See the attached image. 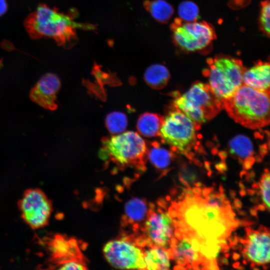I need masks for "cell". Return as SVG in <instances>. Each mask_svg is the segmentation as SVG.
<instances>
[{
    "mask_svg": "<svg viewBox=\"0 0 270 270\" xmlns=\"http://www.w3.org/2000/svg\"><path fill=\"white\" fill-rule=\"evenodd\" d=\"M270 174L268 169H266L264 174L262 176L260 182H258L259 186L261 189L260 194L266 208L270 210Z\"/></svg>",
    "mask_w": 270,
    "mask_h": 270,
    "instance_id": "cell-27",
    "label": "cell"
},
{
    "mask_svg": "<svg viewBox=\"0 0 270 270\" xmlns=\"http://www.w3.org/2000/svg\"><path fill=\"white\" fill-rule=\"evenodd\" d=\"M246 261L245 260H243V263H244V264H246Z\"/></svg>",
    "mask_w": 270,
    "mask_h": 270,
    "instance_id": "cell-50",
    "label": "cell"
},
{
    "mask_svg": "<svg viewBox=\"0 0 270 270\" xmlns=\"http://www.w3.org/2000/svg\"><path fill=\"white\" fill-rule=\"evenodd\" d=\"M240 258V255L236 252H234L232 254V258L234 260H236Z\"/></svg>",
    "mask_w": 270,
    "mask_h": 270,
    "instance_id": "cell-38",
    "label": "cell"
},
{
    "mask_svg": "<svg viewBox=\"0 0 270 270\" xmlns=\"http://www.w3.org/2000/svg\"><path fill=\"white\" fill-rule=\"evenodd\" d=\"M178 14L181 20L186 22L196 21L199 18V9L194 2L186 0L180 4Z\"/></svg>",
    "mask_w": 270,
    "mask_h": 270,
    "instance_id": "cell-25",
    "label": "cell"
},
{
    "mask_svg": "<svg viewBox=\"0 0 270 270\" xmlns=\"http://www.w3.org/2000/svg\"><path fill=\"white\" fill-rule=\"evenodd\" d=\"M234 208L236 210L241 208L242 207V202L239 199L234 198Z\"/></svg>",
    "mask_w": 270,
    "mask_h": 270,
    "instance_id": "cell-32",
    "label": "cell"
},
{
    "mask_svg": "<svg viewBox=\"0 0 270 270\" xmlns=\"http://www.w3.org/2000/svg\"><path fill=\"white\" fill-rule=\"evenodd\" d=\"M224 192V190L223 186L220 185V188H219V192L220 193H223Z\"/></svg>",
    "mask_w": 270,
    "mask_h": 270,
    "instance_id": "cell-45",
    "label": "cell"
},
{
    "mask_svg": "<svg viewBox=\"0 0 270 270\" xmlns=\"http://www.w3.org/2000/svg\"><path fill=\"white\" fill-rule=\"evenodd\" d=\"M124 210L126 221L134 224L145 220L149 209L143 200L134 198L126 203Z\"/></svg>",
    "mask_w": 270,
    "mask_h": 270,
    "instance_id": "cell-23",
    "label": "cell"
},
{
    "mask_svg": "<svg viewBox=\"0 0 270 270\" xmlns=\"http://www.w3.org/2000/svg\"><path fill=\"white\" fill-rule=\"evenodd\" d=\"M170 257L166 250L155 247L144 251L146 270H168Z\"/></svg>",
    "mask_w": 270,
    "mask_h": 270,
    "instance_id": "cell-21",
    "label": "cell"
},
{
    "mask_svg": "<svg viewBox=\"0 0 270 270\" xmlns=\"http://www.w3.org/2000/svg\"><path fill=\"white\" fill-rule=\"evenodd\" d=\"M144 6L154 18L162 23L167 22L174 14L172 6L164 0H146Z\"/></svg>",
    "mask_w": 270,
    "mask_h": 270,
    "instance_id": "cell-22",
    "label": "cell"
},
{
    "mask_svg": "<svg viewBox=\"0 0 270 270\" xmlns=\"http://www.w3.org/2000/svg\"><path fill=\"white\" fill-rule=\"evenodd\" d=\"M247 192L249 195L253 196V195H254V194L255 193V191L254 190L248 189L247 190Z\"/></svg>",
    "mask_w": 270,
    "mask_h": 270,
    "instance_id": "cell-41",
    "label": "cell"
},
{
    "mask_svg": "<svg viewBox=\"0 0 270 270\" xmlns=\"http://www.w3.org/2000/svg\"><path fill=\"white\" fill-rule=\"evenodd\" d=\"M8 5L6 0H0V16L4 14L6 11Z\"/></svg>",
    "mask_w": 270,
    "mask_h": 270,
    "instance_id": "cell-30",
    "label": "cell"
},
{
    "mask_svg": "<svg viewBox=\"0 0 270 270\" xmlns=\"http://www.w3.org/2000/svg\"><path fill=\"white\" fill-rule=\"evenodd\" d=\"M270 4L268 0L261 2L258 18V24L262 33L268 38L270 31Z\"/></svg>",
    "mask_w": 270,
    "mask_h": 270,
    "instance_id": "cell-26",
    "label": "cell"
},
{
    "mask_svg": "<svg viewBox=\"0 0 270 270\" xmlns=\"http://www.w3.org/2000/svg\"><path fill=\"white\" fill-rule=\"evenodd\" d=\"M179 176L182 177L188 184L194 182L196 179V174L193 172L189 170L186 168L182 170L181 173L180 174Z\"/></svg>",
    "mask_w": 270,
    "mask_h": 270,
    "instance_id": "cell-29",
    "label": "cell"
},
{
    "mask_svg": "<svg viewBox=\"0 0 270 270\" xmlns=\"http://www.w3.org/2000/svg\"><path fill=\"white\" fill-rule=\"evenodd\" d=\"M174 96L173 107L186 114L199 129L222 109V101L208 84L195 82L184 94L174 92Z\"/></svg>",
    "mask_w": 270,
    "mask_h": 270,
    "instance_id": "cell-5",
    "label": "cell"
},
{
    "mask_svg": "<svg viewBox=\"0 0 270 270\" xmlns=\"http://www.w3.org/2000/svg\"><path fill=\"white\" fill-rule=\"evenodd\" d=\"M222 263L224 264L228 265V262L226 258H222L221 259Z\"/></svg>",
    "mask_w": 270,
    "mask_h": 270,
    "instance_id": "cell-37",
    "label": "cell"
},
{
    "mask_svg": "<svg viewBox=\"0 0 270 270\" xmlns=\"http://www.w3.org/2000/svg\"><path fill=\"white\" fill-rule=\"evenodd\" d=\"M238 184H239L240 188L241 190H244L245 189L244 186V184L241 182H240Z\"/></svg>",
    "mask_w": 270,
    "mask_h": 270,
    "instance_id": "cell-43",
    "label": "cell"
},
{
    "mask_svg": "<svg viewBox=\"0 0 270 270\" xmlns=\"http://www.w3.org/2000/svg\"><path fill=\"white\" fill-rule=\"evenodd\" d=\"M154 207V205L150 206L142 228V243L150 247L166 250L173 236L174 220L169 212H164L160 208L155 211Z\"/></svg>",
    "mask_w": 270,
    "mask_h": 270,
    "instance_id": "cell-11",
    "label": "cell"
},
{
    "mask_svg": "<svg viewBox=\"0 0 270 270\" xmlns=\"http://www.w3.org/2000/svg\"><path fill=\"white\" fill-rule=\"evenodd\" d=\"M180 242L174 238L170 244L173 259L177 264L184 266L188 264L194 269H210L211 264L216 260H208L200 252V243L194 237L182 234Z\"/></svg>",
    "mask_w": 270,
    "mask_h": 270,
    "instance_id": "cell-12",
    "label": "cell"
},
{
    "mask_svg": "<svg viewBox=\"0 0 270 270\" xmlns=\"http://www.w3.org/2000/svg\"><path fill=\"white\" fill-rule=\"evenodd\" d=\"M194 185L196 186V187H200V186H202V184L200 182H198L196 183H195Z\"/></svg>",
    "mask_w": 270,
    "mask_h": 270,
    "instance_id": "cell-47",
    "label": "cell"
},
{
    "mask_svg": "<svg viewBox=\"0 0 270 270\" xmlns=\"http://www.w3.org/2000/svg\"><path fill=\"white\" fill-rule=\"evenodd\" d=\"M216 168L221 173L226 170V166L224 163L221 162L216 165Z\"/></svg>",
    "mask_w": 270,
    "mask_h": 270,
    "instance_id": "cell-31",
    "label": "cell"
},
{
    "mask_svg": "<svg viewBox=\"0 0 270 270\" xmlns=\"http://www.w3.org/2000/svg\"><path fill=\"white\" fill-rule=\"evenodd\" d=\"M206 62L208 67L202 74L208 78V85L222 102L243 84L242 76L246 68L240 60L224 54L208 58Z\"/></svg>",
    "mask_w": 270,
    "mask_h": 270,
    "instance_id": "cell-7",
    "label": "cell"
},
{
    "mask_svg": "<svg viewBox=\"0 0 270 270\" xmlns=\"http://www.w3.org/2000/svg\"><path fill=\"white\" fill-rule=\"evenodd\" d=\"M270 67L269 62L259 61L250 68H246L242 76V84L270 93Z\"/></svg>",
    "mask_w": 270,
    "mask_h": 270,
    "instance_id": "cell-17",
    "label": "cell"
},
{
    "mask_svg": "<svg viewBox=\"0 0 270 270\" xmlns=\"http://www.w3.org/2000/svg\"><path fill=\"white\" fill-rule=\"evenodd\" d=\"M252 188L254 189L258 190L260 188L258 183L254 182L252 185Z\"/></svg>",
    "mask_w": 270,
    "mask_h": 270,
    "instance_id": "cell-40",
    "label": "cell"
},
{
    "mask_svg": "<svg viewBox=\"0 0 270 270\" xmlns=\"http://www.w3.org/2000/svg\"><path fill=\"white\" fill-rule=\"evenodd\" d=\"M128 238L108 242L103 248L107 262L119 269L146 270L144 251Z\"/></svg>",
    "mask_w": 270,
    "mask_h": 270,
    "instance_id": "cell-9",
    "label": "cell"
},
{
    "mask_svg": "<svg viewBox=\"0 0 270 270\" xmlns=\"http://www.w3.org/2000/svg\"><path fill=\"white\" fill-rule=\"evenodd\" d=\"M198 130L199 128L190 118L173 107L164 118L159 136L163 143L170 146L172 152L193 160L194 152L199 150Z\"/></svg>",
    "mask_w": 270,
    "mask_h": 270,
    "instance_id": "cell-6",
    "label": "cell"
},
{
    "mask_svg": "<svg viewBox=\"0 0 270 270\" xmlns=\"http://www.w3.org/2000/svg\"><path fill=\"white\" fill-rule=\"evenodd\" d=\"M250 213L252 215L254 216H257L256 210L254 208H252L250 209Z\"/></svg>",
    "mask_w": 270,
    "mask_h": 270,
    "instance_id": "cell-36",
    "label": "cell"
},
{
    "mask_svg": "<svg viewBox=\"0 0 270 270\" xmlns=\"http://www.w3.org/2000/svg\"><path fill=\"white\" fill-rule=\"evenodd\" d=\"M48 252V262L53 266H59L66 262L76 260L82 262L76 242L72 238L57 234L44 239Z\"/></svg>",
    "mask_w": 270,
    "mask_h": 270,
    "instance_id": "cell-14",
    "label": "cell"
},
{
    "mask_svg": "<svg viewBox=\"0 0 270 270\" xmlns=\"http://www.w3.org/2000/svg\"><path fill=\"white\" fill-rule=\"evenodd\" d=\"M230 155L237 158L244 170H250L256 162L254 146L252 140L247 136L238 134L228 143Z\"/></svg>",
    "mask_w": 270,
    "mask_h": 270,
    "instance_id": "cell-16",
    "label": "cell"
},
{
    "mask_svg": "<svg viewBox=\"0 0 270 270\" xmlns=\"http://www.w3.org/2000/svg\"><path fill=\"white\" fill-rule=\"evenodd\" d=\"M175 44L186 52L207 50L216 38L214 26L206 22H186L176 18L170 25Z\"/></svg>",
    "mask_w": 270,
    "mask_h": 270,
    "instance_id": "cell-8",
    "label": "cell"
},
{
    "mask_svg": "<svg viewBox=\"0 0 270 270\" xmlns=\"http://www.w3.org/2000/svg\"><path fill=\"white\" fill-rule=\"evenodd\" d=\"M147 146V158L151 164L159 170L166 171V169L174 158V152L167 150L156 142H151Z\"/></svg>",
    "mask_w": 270,
    "mask_h": 270,
    "instance_id": "cell-19",
    "label": "cell"
},
{
    "mask_svg": "<svg viewBox=\"0 0 270 270\" xmlns=\"http://www.w3.org/2000/svg\"><path fill=\"white\" fill-rule=\"evenodd\" d=\"M18 206L22 219L32 229L48 225L52 210V202L41 190H26Z\"/></svg>",
    "mask_w": 270,
    "mask_h": 270,
    "instance_id": "cell-10",
    "label": "cell"
},
{
    "mask_svg": "<svg viewBox=\"0 0 270 270\" xmlns=\"http://www.w3.org/2000/svg\"><path fill=\"white\" fill-rule=\"evenodd\" d=\"M24 26L30 38H51L65 48H72L76 42V29L92 30L96 28L92 24L78 22L70 14L60 12L44 4H40L28 16Z\"/></svg>",
    "mask_w": 270,
    "mask_h": 270,
    "instance_id": "cell-2",
    "label": "cell"
},
{
    "mask_svg": "<svg viewBox=\"0 0 270 270\" xmlns=\"http://www.w3.org/2000/svg\"><path fill=\"white\" fill-rule=\"evenodd\" d=\"M224 109L235 122L252 130L270 123V93L242 84L230 97L222 100Z\"/></svg>",
    "mask_w": 270,
    "mask_h": 270,
    "instance_id": "cell-3",
    "label": "cell"
},
{
    "mask_svg": "<svg viewBox=\"0 0 270 270\" xmlns=\"http://www.w3.org/2000/svg\"><path fill=\"white\" fill-rule=\"evenodd\" d=\"M60 270H80L86 269L84 264L80 261L72 260L63 263L58 266Z\"/></svg>",
    "mask_w": 270,
    "mask_h": 270,
    "instance_id": "cell-28",
    "label": "cell"
},
{
    "mask_svg": "<svg viewBox=\"0 0 270 270\" xmlns=\"http://www.w3.org/2000/svg\"><path fill=\"white\" fill-rule=\"evenodd\" d=\"M230 254H225V256H226V258H228L230 256Z\"/></svg>",
    "mask_w": 270,
    "mask_h": 270,
    "instance_id": "cell-49",
    "label": "cell"
},
{
    "mask_svg": "<svg viewBox=\"0 0 270 270\" xmlns=\"http://www.w3.org/2000/svg\"><path fill=\"white\" fill-rule=\"evenodd\" d=\"M237 210H238V214L240 215L244 216L246 214V212L244 210H239L238 209Z\"/></svg>",
    "mask_w": 270,
    "mask_h": 270,
    "instance_id": "cell-44",
    "label": "cell"
},
{
    "mask_svg": "<svg viewBox=\"0 0 270 270\" xmlns=\"http://www.w3.org/2000/svg\"><path fill=\"white\" fill-rule=\"evenodd\" d=\"M192 196L186 195L184 200L175 203V217L179 220L176 228L196 238L200 244L220 246L238 225L230 206L216 208L198 196Z\"/></svg>",
    "mask_w": 270,
    "mask_h": 270,
    "instance_id": "cell-1",
    "label": "cell"
},
{
    "mask_svg": "<svg viewBox=\"0 0 270 270\" xmlns=\"http://www.w3.org/2000/svg\"><path fill=\"white\" fill-rule=\"evenodd\" d=\"M106 126L112 134H118L124 132L128 126L126 116L120 112L114 111L108 114L106 118Z\"/></svg>",
    "mask_w": 270,
    "mask_h": 270,
    "instance_id": "cell-24",
    "label": "cell"
},
{
    "mask_svg": "<svg viewBox=\"0 0 270 270\" xmlns=\"http://www.w3.org/2000/svg\"><path fill=\"white\" fill-rule=\"evenodd\" d=\"M230 196L232 198H235V196H236V192L235 191L232 190H230Z\"/></svg>",
    "mask_w": 270,
    "mask_h": 270,
    "instance_id": "cell-39",
    "label": "cell"
},
{
    "mask_svg": "<svg viewBox=\"0 0 270 270\" xmlns=\"http://www.w3.org/2000/svg\"><path fill=\"white\" fill-rule=\"evenodd\" d=\"M238 269H242V270H244V267H242V266H238V268H237Z\"/></svg>",
    "mask_w": 270,
    "mask_h": 270,
    "instance_id": "cell-48",
    "label": "cell"
},
{
    "mask_svg": "<svg viewBox=\"0 0 270 270\" xmlns=\"http://www.w3.org/2000/svg\"><path fill=\"white\" fill-rule=\"evenodd\" d=\"M240 265V263L238 262H236L233 264V267L234 268H237Z\"/></svg>",
    "mask_w": 270,
    "mask_h": 270,
    "instance_id": "cell-46",
    "label": "cell"
},
{
    "mask_svg": "<svg viewBox=\"0 0 270 270\" xmlns=\"http://www.w3.org/2000/svg\"><path fill=\"white\" fill-rule=\"evenodd\" d=\"M146 83L154 90H161L166 86L170 79V73L164 66L156 64L149 66L144 75Z\"/></svg>",
    "mask_w": 270,
    "mask_h": 270,
    "instance_id": "cell-20",
    "label": "cell"
},
{
    "mask_svg": "<svg viewBox=\"0 0 270 270\" xmlns=\"http://www.w3.org/2000/svg\"><path fill=\"white\" fill-rule=\"evenodd\" d=\"M246 190H241L240 192V196H244L246 195Z\"/></svg>",
    "mask_w": 270,
    "mask_h": 270,
    "instance_id": "cell-42",
    "label": "cell"
},
{
    "mask_svg": "<svg viewBox=\"0 0 270 270\" xmlns=\"http://www.w3.org/2000/svg\"><path fill=\"white\" fill-rule=\"evenodd\" d=\"M254 208L256 210H258L261 211H264V210H266V206L262 204H259L258 206H257L256 208L254 207Z\"/></svg>",
    "mask_w": 270,
    "mask_h": 270,
    "instance_id": "cell-35",
    "label": "cell"
},
{
    "mask_svg": "<svg viewBox=\"0 0 270 270\" xmlns=\"http://www.w3.org/2000/svg\"><path fill=\"white\" fill-rule=\"evenodd\" d=\"M246 239L240 242L244 245L242 251L243 256L258 265H265L270 260V240L268 230L260 226L258 230L246 228Z\"/></svg>",
    "mask_w": 270,
    "mask_h": 270,
    "instance_id": "cell-13",
    "label": "cell"
},
{
    "mask_svg": "<svg viewBox=\"0 0 270 270\" xmlns=\"http://www.w3.org/2000/svg\"><path fill=\"white\" fill-rule=\"evenodd\" d=\"M148 146L144 140L137 132H124L102 139L99 154L120 168H130L146 170Z\"/></svg>",
    "mask_w": 270,
    "mask_h": 270,
    "instance_id": "cell-4",
    "label": "cell"
},
{
    "mask_svg": "<svg viewBox=\"0 0 270 270\" xmlns=\"http://www.w3.org/2000/svg\"><path fill=\"white\" fill-rule=\"evenodd\" d=\"M213 190V188H205L202 190V193L204 196L209 194Z\"/></svg>",
    "mask_w": 270,
    "mask_h": 270,
    "instance_id": "cell-33",
    "label": "cell"
},
{
    "mask_svg": "<svg viewBox=\"0 0 270 270\" xmlns=\"http://www.w3.org/2000/svg\"><path fill=\"white\" fill-rule=\"evenodd\" d=\"M164 118L156 113H143L139 116L136 123L139 134L148 138L159 136Z\"/></svg>",
    "mask_w": 270,
    "mask_h": 270,
    "instance_id": "cell-18",
    "label": "cell"
},
{
    "mask_svg": "<svg viewBox=\"0 0 270 270\" xmlns=\"http://www.w3.org/2000/svg\"><path fill=\"white\" fill-rule=\"evenodd\" d=\"M60 88V81L54 74L43 76L31 89L30 98L34 102L47 110L58 108L56 94Z\"/></svg>",
    "mask_w": 270,
    "mask_h": 270,
    "instance_id": "cell-15",
    "label": "cell"
},
{
    "mask_svg": "<svg viewBox=\"0 0 270 270\" xmlns=\"http://www.w3.org/2000/svg\"><path fill=\"white\" fill-rule=\"evenodd\" d=\"M192 190L194 194L198 196H200L202 194V190L198 187L192 188Z\"/></svg>",
    "mask_w": 270,
    "mask_h": 270,
    "instance_id": "cell-34",
    "label": "cell"
}]
</instances>
